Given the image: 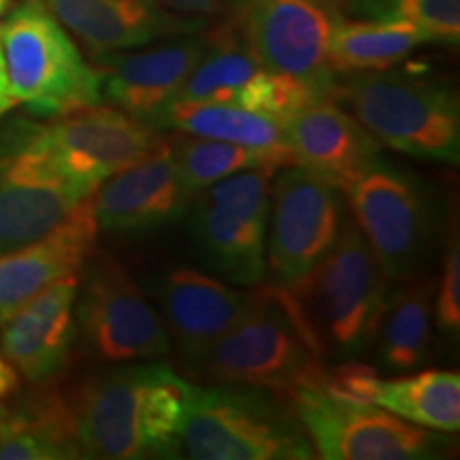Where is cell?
Segmentation results:
<instances>
[{"label":"cell","instance_id":"obj_22","mask_svg":"<svg viewBox=\"0 0 460 460\" xmlns=\"http://www.w3.org/2000/svg\"><path fill=\"white\" fill-rule=\"evenodd\" d=\"M284 135L295 164L318 172L341 192L379 156V143L332 96L292 113L284 122Z\"/></svg>","mask_w":460,"mask_h":460},{"label":"cell","instance_id":"obj_2","mask_svg":"<svg viewBox=\"0 0 460 460\" xmlns=\"http://www.w3.org/2000/svg\"><path fill=\"white\" fill-rule=\"evenodd\" d=\"M318 354L352 358L376 343L390 279L354 220L324 258L292 286H281Z\"/></svg>","mask_w":460,"mask_h":460},{"label":"cell","instance_id":"obj_32","mask_svg":"<svg viewBox=\"0 0 460 460\" xmlns=\"http://www.w3.org/2000/svg\"><path fill=\"white\" fill-rule=\"evenodd\" d=\"M20 384V377H17V371L11 367V362L7 358L0 356V401L4 396H9Z\"/></svg>","mask_w":460,"mask_h":460},{"label":"cell","instance_id":"obj_5","mask_svg":"<svg viewBox=\"0 0 460 460\" xmlns=\"http://www.w3.org/2000/svg\"><path fill=\"white\" fill-rule=\"evenodd\" d=\"M0 51L15 105L62 118L102 105L101 73L43 0H22L0 24Z\"/></svg>","mask_w":460,"mask_h":460},{"label":"cell","instance_id":"obj_16","mask_svg":"<svg viewBox=\"0 0 460 460\" xmlns=\"http://www.w3.org/2000/svg\"><path fill=\"white\" fill-rule=\"evenodd\" d=\"M154 298L188 373L197 376L211 348L254 301V292L226 286L194 269H172L154 281Z\"/></svg>","mask_w":460,"mask_h":460},{"label":"cell","instance_id":"obj_11","mask_svg":"<svg viewBox=\"0 0 460 460\" xmlns=\"http://www.w3.org/2000/svg\"><path fill=\"white\" fill-rule=\"evenodd\" d=\"M341 17L339 0H241L237 31L267 71L332 94L329 43Z\"/></svg>","mask_w":460,"mask_h":460},{"label":"cell","instance_id":"obj_17","mask_svg":"<svg viewBox=\"0 0 460 460\" xmlns=\"http://www.w3.org/2000/svg\"><path fill=\"white\" fill-rule=\"evenodd\" d=\"M207 48L209 39L183 34L171 43L139 51L96 56L102 102L154 126L158 115L177 99Z\"/></svg>","mask_w":460,"mask_h":460},{"label":"cell","instance_id":"obj_6","mask_svg":"<svg viewBox=\"0 0 460 460\" xmlns=\"http://www.w3.org/2000/svg\"><path fill=\"white\" fill-rule=\"evenodd\" d=\"M322 360L284 288L261 284L250 309L211 348L197 377L284 393L320 376Z\"/></svg>","mask_w":460,"mask_h":460},{"label":"cell","instance_id":"obj_30","mask_svg":"<svg viewBox=\"0 0 460 460\" xmlns=\"http://www.w3.org/2000/svg\"><path fill=\"white\" fill-rule=\"evenodd\" d=\"M435 322L439 331L446 335L458 337L460 331V243L458 228L454 226L447 234L444 271H441L439 292L437 301H433Z\"/></svg>","mask_w":460,"mask_h":460},{"label":"cell","instance_id":"obj_26","mask_svg":"<svg viewBox=\"0 0 460 460\" xmlns=\"http://www.w3.org/2000/svg\"><path fill=\"white\" fill-rule=\"evenodd\" d=\"M424 43L429 37L413 26L341 17L331 34L329 66L335 75L384 71Z\"/></svg>","mask_w":460,"mask_h":460},{"label":"cell","instance_id":"obj_27","mask_svg":"<svg viewBox=\"0 0 460 460\" xmlns=\"http://www.w3.org/2000/svg\"><path fill=\"white\" fill-rule=\"evenodd\" d=\"M166 146H169L183 183L194 194L226 180V177L237 175V172L295 164V160L286 152L243 147L226 141L183 135V132H180V137L166 139Z\"/></svg>","mask_w":460,"mask_h":460},{"label":"cell","instance_id":"obj_33","mask_svg":"<svg viewBox=\"0 0 460 460\" xmlns=\"http://www.w3.org/2000/svg\"><path fill=\"white\" fill-rule=\"evenodd\" d=\"M13 107H15V101L9 92L7 73H4V62H3V51H0V118H3L7 111H11Z\"/></svg>","mask_w":460,"mask_h":460},{"label":"cell","instance_id":"obj_13","mask_svg":"<svg viewBox=\"0 0 460 460\" xmlns=\"http://www.w3.org/2000/svg\"><path fill=\"white\" fill-rule=\"evenodd\" d=\"M341 190L301 164H288L271 183L267 275L292 286L324 258L343 226Z\"/></svg>","mask_w":460,"mask_h":460},{"label":"cell","instance_id":"obj_9","mask_svg":"<svg viewBox=\"0 0 460 460\" xmlns=\"http://www.w3.org/2000/svg\"><path fill=\"white\" fill-rule=\"evenodd\" d=\"M82 271V292L77 290L75 298V324L90 356L122 365L154 360L171 352L163 318L122 264L99 254L88 258Z\"/></svg>","mask_w":460,"mask_h":460},{"label":"cell","instance_id":"obj_1","mask_svg":"<svg viewBox=\"0 0 460 460\" xmlns=\"http://www.w3.org/2000/svg\"><path fill=\"white\" fill-rule=\"evenodd\" d=\"M194 384L166 362H122L90 377L68 401L82 458H180Z\"/></svg>","mask_w":460,"mask_h":460},{"label":"cell","instance_id":"obj_20","mask_svg":"<svg viewBox=\"0 0 460 460\" xmlns=\"http://www.w3.org/2000/svg\"><path fill=\"white\" fill-rule=\"evenodd\" d=\"M77 290L79 275L58 279L0 324L3 356L31 382H43L65 369L77 332Z\"/></svg>","mask_w":460,"mask_h":460},{"label":"cell","instance_id":"obj_4","mask_svg":"<svg viewBox=\"0 0 460 460\" xmlns=\"http://www.w3.org/2000/svg\"><path fill=\"white\" fill-rule=\"evenodd\" d=\"M181 458L309 460L315 456L288 401L252 386H194L183 422Z\"/></svg>","mask_w":460,"mask_h":460},{"label":"cell","instance_id":"obj_21","mask_svg":"<svg viewBox=\"0 0 460 460\" xmlns=\"http://www.w3.org/2000/svg\"><path fill=\"white\" fill-rule=\"evenodd\" d=\"M96 234L99 224L88 197L43 239L0 254V324L43 288L82 273Z\"/></svg>","mask_w":460,"mask_h":460},{"label":"cell","instance_id":"obj_7","mask_svg":"<svg viewBox=\"0 0 460 460\" xmlns=\"http://www.w3.org/2000/svg\"><path fill=\"white\" fill-rule=\"evenodd\" d=\"M315 377L279 394L292 407L318 458L418 460L437 458L450 447L435 430L405 422L376 402L329 393Z\"/></svg>","mask_w":460,"mask_h":460},{"label":"cell","instance_id":"obj_8","mask_svg":"<svg viewBox=\"0 0 460 460\" xmlns=\"http://www.w3.org/2000/svg\"><path fill=\"white\" fill-rule=\"evenodd\" d=\"M273 166L226 177L194 194L188 228L200 261L239 286L267 278V228Z\"/></svg>","mask_w":460,"mask_h":460},{"label":"cell","instance_id":"obj_28","mask_svg":"<svg viewBox=\"0 0 460 460\" xmlns=\"http://www.w3.org/2000/svg\"><path fill=\"white\" fill-rule=\"evenodd\" d=\"M82 458L71 429L68 401L51 399L31 413H11L0 433V460Z\"/></svg>","mask_w":460,"mask_h":460},{"label":"cell","instance_id":"obj_10","mask_svg":"<svg viewBox=\"0 0 460 460\" xmlns=\"http://www.w3.org/2000/svg\"><path fill=\"white\" fill-rule=\"evenodd\" d=\"M343 194L388 279L413 275L433 237V209L420 183L377 156Z\"/></svg>","mask_w":460,"mask_h":460},{"label":"cell","instance_id":"obj_34","mask_svg":"<svg viewBox=\"0 0 460 460\" xmlns=\"http://www.w3.org/2000/svg\"><path fill=\"white\" fill-rule=\"evenodd\" d=\"M7 418H9V410H4V407H0V433H3L4 424H7Z\"/></svg>","mask_w":460,"mask_h":460},{"label":"cell","instance_id":"obj_31","mask_svg":"<svg viewBox=\"0 0 460 460\" xmlns=\"http://www.w3.org/2000/svg\"><path fill=\"white\" fill-rule=\"evenodd\" d=\"M222 7V0H177L172 11L183 15H207Z\"/></svg>","mask_w":460,"mask_h":460},{"label":"cell","instance_id":"obj_14","mask_svg":"<svg viewBox=\"0 0 460 460\" xmlns=\"http://www.w3.org/2000/svg\"><path fill=\"white\" fill-rule=\"evenodd\" d=\"M326 94L314 85L267 71L237 37L222 31L209 37V48L177 94L181 101L226 102L267 113L286 122L292 113Z\"/></svg>","mask_w":460,"mask_h":460},{"label":"cell","instance_id":"obj_19","mask_svg":"<svg viewBox=\"0 0 460 460\" xmlns=\"http://www.w3.org/2000/svg\"><path fill=\"white\" fill-rule=\"evenodd\" d=\"M54 17L92 54L139 49L156 39L197 34L203 20L160 0H43Z\"/></svg>","mask_w":460,"mask_h":460},{"label":"cell","instance_id":"obj_25","mask_svg":"<svg viewBox=\"0 0 460 460\" xmlns=\"http://www.w3.org/2000/svg\"><path fill=\"white\" fill-rule=\"evenodd\" d=\"M411 278V275H410ZM405 281L390 292L376 343L379 362L393 373H407L429 360L433 339V288L422 278Z\"/></svg>","mask_w":460,"mask_h":460},{"label":"cell","instance_id":"obj_18","mask_svg":"<svg viewBox=\"0 0 460 460\" xmlns=\"http://www.w3.org/2000/svg\"><path fill=\"white\" fill-rule=\"evenodd\" d=\"M192 199L164 143L152 156L102 181L92 194V207L99 230L128 234L177 222Z\"/></svg>","mask_w":460,"mask_h":460},{"label":"cell","instance_id":"obj_35","mask_svg":"<svg viewBox=\"0 0 460 460\" xmlns=\"http://www.w3.org/2000/svg\"><path fill=\"white\" fill-rule=\"evenodd\" d=\"M9 4H11V0H0V17H3L4 13H7Z\"/></svg>","mask_w":460,"mask_h":460},{"label":"cell","instance_id":"obj_3","mask_svg":"<svg viewBox=\"0 0 460 460\" xmlns=\"http://www.w3.org/2000/svg\"><path fill=\"white\" fill-rule=\"evenodd\" d=\"M332 94L352 109L379 146L413 158L458 164L460 102L447 84L384 68L345 73Z\"/></svg>","mask_w":460,"mask_h":460},{"label":"cell","instance_id":"obj_12","mask_svg":"<svg viewBox=\"0 0 460 460\" xmlns=\"http://www.w3.org/2000/svg\"><path fill=\"white\" fill-rule=\"evenodd\" d=\"M26 143L68 180L96 190L115 172L158 152L166 139L119 109L96 105L39 126L28 132Z\"/></svg>","mask_w":460,"mask_h":460},{"label":"cell","instance_id":"obj_24","mask_svg":"<svg viewBox=\"0 0 460 460\" xmlns=\"http://www.w3.org/2000/svg\"><path fill=\"white\" fill-rule=\"evenodd\" d=\"M154 128H171L203 139L290 154L281 119L226 102L175 99L158 115Z\"/></svg>","mask_w":460,"mask_h":460},{"label":"cell","instance_id":"obj_29","mask_svg":"<svg viewBox=\"0 0 460 460\" xmlns=\"http://www.w3.org/2000/svg\"><path fill=\"white\" fill-rule=\"evenodd\" d=\"M339 4L354 20L418 28L430 43L460 41V0H339Z\"/></svg>","mask_w":460,"mask_h":460},{"label":"cell","instance_id":"obj_36","mask_svg":"<svg viewBox=\"0 0 460 460\" xmlns=\"http://www.w3.org/2000/svg\"><path fill=\"white\" fill-rule=\"evenodd\" d=\"M160 3H163L164 7H169L172 11V7H175V4H177V0H160Z\"/></svg>","mask_w":460,"mask_h":460},{"label":"cell","instance_id":"obj_15","mask_svg":"<svg viewBox=\"0 0 460 460\" xmlns=\"http://www.w3.org/2000/svg\"><path fill=\"white\" fill-rule=\"evenodd\" d=\"M94 192L56 171L22 137L0 158V254L43 239Z\"/></svg>","mask_w":460,"mask_h":460},{"label":"cell","instance_id":"obj_23","mask_svg":"<svg viewBox=\"0 0 460 460\" xmlns=\"http://www.w3.org/2000/svg\"><path fill=\"white\" fill-rule=\"evenodd\" d=\"M365 401L437 433L452 435L460 430V376L456 371H422L393 379H382L373 373Z\"/></svg>","mask_w":460,"mask_h":460}]
</instances>
